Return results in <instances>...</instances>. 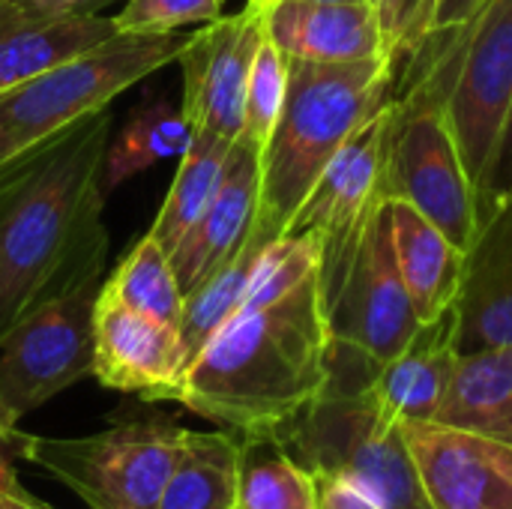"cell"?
<instances>
[{"mask_svg": "<svg viewBox=\"0 0 512 509\" xmlns=\"http://www.w3.org/2000/svg\"><path fill=\"white\" fill-rule=\"evenodd\" d=\"M315 477V509H381L357 483L342 474H312Z\"/></svg>", "mask_w": 512, "mask_h": 509, "instance_id": "4dcf8cb0", "label": "cell"}, {"mask_svg": "<svg viewBox=\"0 0 512 509\" xmlns=\"http://www.w3.org/2000/svg\"><path fill=\"white\" fill-rule=\"evenodd\" d=\"M234 509H237V507H234Z\"/></svg>", "mask_w": 512, "mask_h": 509, "instance_id": "b9f144b4", "label": "cell"}, {"mask_svg": "<svg viewBox=\"0 0 512 509\" xmlns=\"http://www.w3.org/2000/svg\"><path fill=\"white\" fill-rule=\"evenodd\" d=\"M420 324L399 273L390 207L384 201L366 225L339 291L327 303V327L333 339L366 351L378 363H390L405 351Z\"/></svg>", "mask_w": 512, "mask_h": 509, "instance_id": "30bf717a", "label": "cell"}, {"mask_svg": "<svg viewBox=\"0 0 512 509\" xmlns=\"http://www.w3.org/2000/svg\"><path fill=\"white\" fill-rule=\"evenodd\" d=\"M432 509H512V444L444 423H405Z\"/></svg>", "mask_w": 512, "mask_h": 509, "instance_id": "7c38bea8", "label": "cell"}, {"mask_svg": "<svg viewBox=\"0 0 512 509\" xmlns=\"http://www.w3.org/2000/svg\"><path fill=\"white\" fill-rule=\"evenodd\" d=\"M453 315L459 354L512 345V195L492 210L465 252Z\"/></svg>", "mask_w": 512, "mask_h": 509, "instance_id": "2e32d148", "label": "cell"}, {"mask_svg": "<svg viewBox=\"0 0 512 509\" xmlns=\"http://www.w3.org/2000/svg\"><path fill=\"white\" fill-rule=\"evenodd\" d=\"M12 450L6 453V459L0 462V509H39V501L36 498H30L24 489H21V483H18V477H15V471H12Z\"/></svg>", "mask_w": 512, "mask_h": 509, "instance_id": "1f68e13d", "label": "cell"}, {"mask_svg": "<svg viewBox=\"0 0 512 509\" xmlns=\"http://www.w3.org/2000/svg\"><path fill=\"white\" fill-rule=\"evenodd\" d=\"M276 432L306 471L348 477L381 509H432L402 426L381 414L372 387L321 390Z\"/></svg>", "mask_w": 512, "mask_h": 509, "instance_id": "5b68a950", "label": "cell"}, {"mask_svg": "<svg viewBox=\"0 0 512 509\" xmlns=\"http://www.w3.org/2000/svg\"><path fill=\"white\" fill-rule=\"evenodd\" d=\"M435 30H453L462 39L447 120L480 207L512 114V0H489L465 27Z\"/></svg>", "mask_w": 512, "mask_h": 509, "instance_id": "9c48e42d", "label": "cell"}, {"mask_svg": "<svg viewBox=\"0 0 512 509\" xmlns=\"http://www.w3.org/2000/svg\"><path fill=\"white\" fill-rule=\"evenodd\" d=\"M252 6H258V9H267L270 6V0H249Z\"/></svg>", "mask_w": 512, "mask_h": 509, "instance_id": "74e56055", "label": "cell"}, {"mask_svg": "<svg viewBox=\"0 0 512 509\" xmlns=\"http://www.w3.org/2000/svg\"><path fill=\"white\" fill-rule=\"evenodd\" d=\"M309 3H342V0H309Z\"/></svg>", "mask_w": 512, "mask_h": 509, "instance_id": "f35d334b", "label": "cell"}, {"mask_svg": "<svg viewBox=\"0 0 512 509\" xmlns=\"http://www.w3.org/2000/svg\"><path fill=\"white\" fill-rule=\"evenodd\" d=\"M6 453H9V435H0V462L6 459Z\"/></svg>", "mask_w": 512, "mask_h": 509, "instance_id": "8d00e7d4", "label": "cell"}, {"mask_svg": "<svg viewBox=\"0 0 512 509\" xmlns=\"http://www.w3.org/2000/svg\"><path fill=\"white\" fill-rule=\"evenodd\" d=\"M192 33H117L0 93V168L102 114L144 75L180 60Z\"/></svg>", "mask_w": 512, "mask_h": 509, "instance_id": "277c9868", "label": "cell"}, {"mask_svg": "<svg viewBox=\"0 0 512 509\" xmlns=\"http://www.w3.org/2000/svg\"><path fill=\"white\" fill-rule=\"evenodd\" d=\"M108 111L0 168V342L42 300L105 261Z\"/></svg>", "mask_w": 512, "mask_h": 509, "instance_id": "6da1fadb", "label": "cell"}, {"mask_svg": "<svg viewBox=\"0 0 512 509\" xmlns=\"http://www.w3.org/2000/svg\"><path fill=\"white\" fill-rule=\"evenodd\" d=\"M393 123V99L366 120L330 159L285 234H312L321 246L318 285L324 309L339 291L360 237L375 210L387 201L384 168Z\"/></svg>", "mask_w": 512, "mask_h": 509, "instance_id": "ba28073f", "label": "cell"}, {"mask_svg": "<svg viewBox=\"0 0 512 509\" xmlns=\"http://www.w3.org/2000/svg\"><path fill=\"white\" fill-rule=\"evenodd\" d=\"M99 294L180 330L183 291L174 276L171 255L150 234L135 243V249L120 261Z\"/></svg>", "mask_w": 512, "mask_h": 509, "instance_id": "484cf974", "label": "cell"}, {"mask_svg": "<svg viewBox=\"0 0 512 509\" xmlns=\"http://www.w3.org/2000/svg\"><path fill=\"white\" fill-rule=\"evenodd\" d=\"M512 195V114L507 129H504V138H501V147H498V156L492 162V171H489V180L480 192V225L492 216V210L507 201Z\"/></svg>", "mask_w": 512, "mask_h": 509, "instance_id": "f546056e", "label": "cell"}, {"mask_svg": "<svg viewBox=\"0 0 512 509\" xmlns=\"http://www.w3.org/2000/svg\"><path fill=\"white\" fill-rule=\"evenodd\" d=\"M396 90V60H288V90L261 150L255 225L282 237L339 147L372 120Z\"/></svg>", "mask_w": 512, "mask_h": 509, "instance_id": "3957f363", "label": "cell"}, {"mask_svg": "<svg viewBox=\"0 0 512 509\" xmlns=\"http://www.w3.org/2000/svg\"><path fill=\"white\" fill-rule=\"evenodd\" d=\"M381 18L384 27V39H387V51H390V36H393V18H396V0H369Z\"/></svg>", "mask_w": 512, "mask_h": 509, "instance_id": "e575fe53", "label": "cell"}, {"mask_svg": "<svg viewBox=\"0 0 512 509\" xmlns=\"http://www.w3.org/2000/svg\"><path fill=\"white\" fill-rule=\"evenodd\" d=\"M264 33L288 60L357 63L393 57L387 51L381 18L369 0H273L264 9Z\"/></svg>", "mask_w": 512, "mask_h": 509, "instance_id": "9a60e30c", "label": "cell"}, {"mask_svg": "<svg viewBox=\"0 0 512 509\" xmlns=\"http://www.w3.org/2000/svg\"><path fill=\"white\" fill-rule=\"evenodd\" d=\"M192 429L171 420L123 423L84 438L9 435V450L63 483L90 509H156Z\"/></svg>", "mask_w": 512, "mask_h": 509, "instance_id": "8992f818", "label": "cell"}, {"mask_svg": "<svg viewBox=\"0 0 512 509\" xmlns=\"http://www.w3.org/2000/svg\"><path fill=\"white\" fill-rule=\"evenodd\" d=\"M270 3H273V0H270Z\"/></svg>", "mask_w": 512, "mask_h": 509, "instance_id": "60d3db41", "label": "cell"}, {"mask_svg": "<svg viewBox=\"0 0 512 509\" xmlns=\"http://www.w3.org/2000/svg\"><path fill=\"white\" fill-rule=\"evenodd\" d=\"M228 153H231L228 141H222L216 135L192 132V141H189L186 153L180 156V168L165 195V204H162L153 228L147 231L150 237L159 240V246L168 255L183 240V234L198 222L204 207L210 204V198L222 180Z\"/></svg>", "mask_w": 512, "mask_h": 509, "instance_id": "d4e9b609", "label": "cell"}, {"mask_svg": "<svg viewBox=\"0 0 512 509\" xmlns=\"http://www.w3.org/2000/svg\"><path fill=\"white\" fill-rule=\"evenodd\" d=\"M432 423L512 444V345L459 354Z\"/></svg>", "mask_w": 512, "mask_h": 509, "instance_id": "ffe728a7", "label": "cell"}, {"mask_svg": "<svg viewBox=\"0 0 512 509\" xmlns=\"http://www.w3.org/2000/svg\"><path fill=\"white\" fill-rule=\"evenodd\" d=\"M237 507V435L192 432L156 509Z\"/></svg>", "mask_w": 512, "mask_h": 509, "instance_id": "603a6c76", "label": "cell"}, {"mask_svg": "<svg viewBox=\"0 0 512 509\" xmlns=\"http://www.w3.org/2000/svg\"><path fill=\"white\" fill-rule=\"evenodd\" d=\"M102 264L93 261L30 309L0 342V435H12L30 411L93 375V315Z\"/></svg>", "mask_w": 512, "mask_h": 509, "instance_id": "52a82bcc", "label": "cell"}, {"mask_svg": "<svg viewBox=\"0 0 512 509\" xmlns=\"http://www.w3.org/2000/svg\"><path fill=\"white\" fill-rule=\"evenodd\" d=\"M237 509H315V477L276 429L237 435Z\"/></svg>", "mask_w": 512, "mask_h": 509, "instance_id": "44dd1931", "label": "cell"}, {"mask_svg": "<svg viewBox=\"0 0 512 509\" xmlns=\"http://www.w3.org/2000/svg\"><path fill=\"white\" fill-rule=\"evenodd\" d=\"M102 291V288H99ZM186 372L180 330L99 294L93 315V378L147 402H174Z\"/></svg>", "mask_w": 512, "mask_h": 509, "instance_id": "4fadbf2b", "label": "cell"}, {"mask_svg": "<svg viewBox=\"0 0 512 509\" xmlns=\"http://www.w3.org/2000/svg\"><path fill=\"white\" fill-rule=\"evenodd\" d=\"M438 0H396V18H393V36H390V54L393 60L411 57L417 45L429 36L435 24Z\"/></svg>", "mask_w": 512, "mask_h": 509, "instance_id": "f1b7e54d", "label": "cell"}, {"mask_svg": "<svg viewBox=\"0 0 512 509\" xmlns=\"http://www.w3.org/2000/svg\"><path fill=\"white\" fill-rule=\"evenodd\" d=\"M273 240H279V237H273L252 219V228H249L246 240L237 246V252L216 273H210L195 291H189L183 297L180 342H183L186 366L216 336V330L243 306V297H246V288L258 267V258Z\"/></svg>", "mask_w": 512, "mask_h": 509, "instance_id": "7402d4cb", "label": "cell"}, {"mask_svg": "<svg viewBox=\"0 0 512 509\" xmlns=\"http://www.w3.org/2000/svg\"><path fill=\"white\" fill-rule=\"evenodd\" d=\"M285 90H288V57L264 33L258 51H255V60H252V72H249L246 114H243L240 138H246L258 150H264V144L270 141L273 126L279 120Z\"/></svg>", "mask_w": 512, "mask_h": 509, "instance_id": "4316f807", "label": "cell"}, {"mask_svg": "<svg viewBox=\"0 0 512 509\" xmlns=\"http://www.w3.org/2000/svg\"><path fill=\"white\" fill-rule=\"evenodd\" d=\"M39 509H51V507H48V504H42V501H39Z\"/></svg>", "mask_w": 512, "mask_h": 509, "instance_id": "ab89813d", "label": "cell"}, {"mask_svg": "<svg viewBox=\"0 0 512 509\" xmlns=\"http://www.w3.org/2000/svg\"><path fill=\"white\" fill-rule=\"evenodd\" d=\"M264 39V9L246 3L237 15H222L192 30L180 54L183 117L192 132L234 144L243 132L246 87L255 51Z\"/></svg>", "mask_w": 512, "mask_h": 509, "instance_id": "8fae6325", "label": "cell"}, {"mask_svg": "<svg viewBox=\"0 0 512 509\" xmlns=\"http://www.w3.org/2000/svg\"><path fill=\"white\" fill-rule=\"evenodd\" d=\"M387 207L399 273L405 279L417 318L423 324L435 321L456 303L465 252L408 201L387 198Z\"/></svg>", "mask_w": 512, "mask_h": 509, "instance_id": "d6986e66", "label": "cell"}, {"mask_svg": "<svg viewBox=\"0 0 512 509\" xmlns=\"http://www.w3.org/2000/svg\"><path fill=\"white\" fill-rule=\"evenodd\" d=\"M327 351L315 273L276 303L240 306L186 366L174 402L234 435L282 429L324 390Z\"/></svg>", "mask_w": 512, "mask_h": 509, "instance_id": "7a4b0ae2", "label": "cell"}, {"mask_svg": "<svg viewBox=\"0 0 512 509\" xmlns=\"http://www.w3.org/2000/svg\"><path fill=\"white\" fill-rule=\"evenodd\" d=\"M117 33V21L99 12L42 15L18 6H0V93L114 39Z\"/></svg>", "mask_w": 512, "mask_h": 509, "instance_id": "ac0fdd59", "label": "cell"}, {"mask_svg": "<svg viewBox=\"0 0 512 509\" xmlns=\"http://www.w3.org/2000/svg\"><path fill=\"white\" fill-rule=\"evenodd\" d=\"M456 360V315L447 309L441 318L420 324L405 351L381 366L372 384L381 414L396 426L432 423L447 396Z\"/></svg>", "mask_w": 512, "mask_h": 509, "instance_id": "e0dca14e", "label": "cell"}, {"mask_svg": "<svg viewBox=\"0 0 512 509\" xmlns=\"http://www.w3.org/2000/svg\"><path fill=\"white\" fill-rule=\"evenodd\" d=\"M216 18H222V0H126L114 21L120 33H174Z\"/></svg>", "mask_w": 512, "mask_h": 509, "instance_id": "83f0119b", "label": "cell"}, {"mask_svg": "<svg viewBox=\"0 0 512 509\" xmlns=\"http://www.w3.org/2000/svg\"><path fill=\"white\" fill-rule=\"evenodd\" d=\"M48 0H0V6H18V9H39Z\"/></svg>", "mask_w": 512, "mask_h": 509, "instance_id": "d590c367", "label": "cell"}, {"mask_svg": "<svg viewBox=\"0 0 512 509\" xmlns=\"http://www.w3.org/2000/svg\"><path fill=\"white\" fill-rule=\"evenodd\" d=\"M108 3H117V0H48L45 6L30 9V12H42V15H93Z\"/></svg>", "mask_w": 512, "mask_h": 509, "instance_id": "836d02e7", "label": "cell"}, {"mask_svg": "<svg viewBox=\"0 0 512 509\" xmlns=\"http://www.w3.org/2000/svg\"><path fill=\"white\" fill-rule=\"evenodd\" d=\"M261 192V150L237 138L225 159L222 180L198 216V222L171 249V267L180 282L183 297L195 291L210 273H216L246 240L252 219L258 213Z\"/></svg>", "mask_w": 512, "mask_h": 509, "instance_id": "5bb4252c", "label": "cell"}, {"mask_svg": "<svg viewBox=\"0 0 512 509\" xmlns=\"http://www.w3.org/2000/svg\"><path fill=\"white\" fill-rule=\"evenodd\" d=\"M189 141H192V126L183 117V108H174L168 99H156L150 105L135 108L126 117L117 141L114 144L108 141L102 189L108 192L162 159L183 156Z\"/></svg>", "mask_w": 512, "mask_h": 509, "instance_id": "cb8c5ba5", "label": "cell"}, {"mask_svg": "<svg viewBox=\"0 0 512 509\" xmlns=\"http://www.w3.org/2000/svg\"><path fill=\"white\" fill-rule=\"evenodd\" d=\"M489 0H438L435 9V27H465Z\"/></svg>", "mask_w": 512, "mask_h": 509, "instance_id": "d6a6232c", "label": "cell"}]
</instances>
